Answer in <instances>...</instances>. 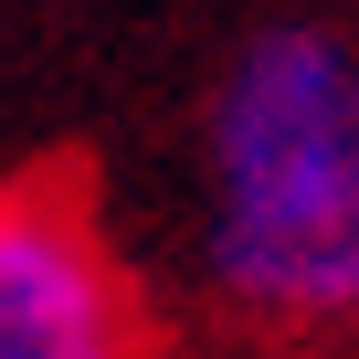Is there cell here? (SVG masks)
<instances>
[{
  "mask_svg": "<svg viewBox=\"0 0 359 359\" xmlns=\"http://www.w3.org/2000/svg\"><path fill=\"white\" fill-rule=\"evenodd\" d=\"M169 275L264 359L359 348V22L254 11L191 85L169 148Z\"/></svg>",
  "mask_w": 359,
  "mask_h": 359,
  "instance_id": "cell-1",
  "label": "cell"
},
{
  "mask_svg": "<svg viewBox=\"0 0 359 359\" xmlns=\"http://www.w3.org/2000/svg\"><path fill=\"white\" fill-rule=\"evenodd\" d=\"M0 359H158L148 275L74 169H22L0 191Z\"/></svg>",
  "mask_w": 359,
  "mask_h": 359,
  "instance_id": "cell-2",
  "label": "cell"
}]
</instances>
